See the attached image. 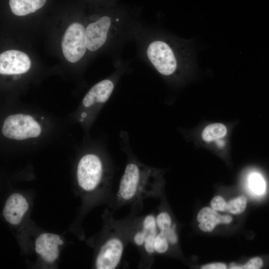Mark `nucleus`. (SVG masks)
<instances>
[{"instance_id": "obj_1", "label": "nucleus", "mask_w": 269, "mask_h": 269, "mask_svg": "<svg viewBox=\"0 0 269 269\" xmlns=\"http://www.w3.org/2000/svg\"><path fill=\"white\" fill-rule=\"evenodd\" d=\"M134 40L139 56L166 81L179 77L194 63L191 42L163 29L142 25Z\"/></svg>"}, {"instance_id": "obj_2", "label": "nucleus", "mask_w": 269, "mask_h": 269, "mask_svg": "<svg viewBox=\"0 0 269 269\" xmlns=\"http://www.w3.org/2000/svg\"><path fill=\"white\" fill-rule=\"evenodd\" d=\"M142 25L136 15L124 9L86 17V43L90 58L104 53L118 55L134 39Z\"/></svg>"}, {"instance_id": "obj_3", "label": "nucleus", "mask_w": 269, "mask_h": 269, "mask_svg": "<svg viewBox=\"0 0 269 269\" xmlns=\"http://www.w3.org/2000/svg\"><path fill=\"white\" fill-rule=\"evenodd\" d=\"M127 150V164L113 204L116 208L132 205V209L141 210L144 199L163 197L164 171L142 163Z\"/></svg>"}, {"instance_id": "obj_4", "label": "nucleus", "mask_w": 269, "mask_h": 269, "mask_svg": "<svg viewBox=\"0 0 269 269\" xmlns=\"http://www.w3.org/2000/svg\"><path fill=\"white\" fill-rule=\"evenodd\" d=\"M111 174L102 158L96 154H85L78 162V185L90 197H99L107 192L110 185Z\"/></svg>"}, {"instance_id": "obj_5", "label": "nucleus", "mask_w": 269, "mask_h": 269, "mask_svg": "<svg viewBox=\"0 0 269 269\" xmlns=\"http://www.w3.org/2000/svg\"><path fill=\"white\" fill-rule=\"evenodd\" d=\"M111 228L99 245L94 260L97 269H115L121 264L124 252L129 243L123 219H112Z\"/></svg>"}, {"instance_id": "obj_6", "label": "nucleus", "mask_w": 269, "mask_h": 269, "mask_svg": "<svg viewBox=\"0 0 269 269\" xmlns=\"http://www.w3.org/2000/svg\"><path fill=\"white\" fill-rule=\"evenodd\" d=\"M58 42L62 57L66 63L75 64L90 59L86 43V18L66 22Z\"/></svg>"}, {"instance_id": "obj_7", "label": "nucleus", "mask_w": 269, "mask_h": 269, "mask_svg": "<svg viewBox=\"0 0 269 269\" xmlns=\"http://www.w3.org/2000/svg\"><path fill=\"white\" fill-rule=\"evenodd\" d=\"M1 131L6 137L23 140L38 136L41 129L38 123L31 116L18 114L10 115L5 118Z\"/></svg>"}, {"instance_id": "obj_8", "label": "nucleus", "mask_w": 269, "mask_h": 269, "mask_svg": "<svg viewBox=\"0 0 269 269\" xmlns=\"http://www.w3.org/2000/svg\"><path fill=\"white\" fill-rule=\"evenodd\" d=\"M33 58L25 50L7 48L0 53V74L1 76H17L30 70Z\"/></svg>"}, {"instance_id": "obj_9", "label": "nucleus", "mask_w": 269, "mask_h": 269, "mask_svg": "<svg viewBox=\"0 0 269 269\" xmlns=\"http://www.w3.org/2000/svg\"><path fill=\"white\" fill-rule=\"evenodd\" d=\"M63 244V241L59 235L51 233H44L36 238L35 251L44 262L51 264L58 260L60 247Z\"/></svg>"}, {"instance_id": "obj_10", "label": "nucleus", "mask_w": 269, "mask_h": 269, "mask_svg": "<svg viewBox=\"0 0 269 269\" xmlns=\"http://www.w3.org/2000/svg\"><path fill=\"white\" fill-rule=\"evenodd\" d=\"M29 208V203L23 195L17 192L13 193L7 198L2 215L7 222L16 225L22 221Z\"/></svg>"}, {"instance_id": "obj_11", "label": "nucleus", "mask_w": 269, "mask_h": 269, "mask_svg": "<svg viewBox=\"0 0 269 269\" xmlns=\"http://www.w3.org/2000/svg\"><path fill=\"white\" fill-rule=\"evenodd\" d=\"M163 203L162 201L157 212L155 213L158 230L165 236L170 246H174L177 244L178 241L176 226Z\"/></svg>"}, {"instance_id": "obj_12", "label": "nucleus", "mask_w": 269, "mask_h": 269, "mask_svg": "<svg viewBox=\"0 0 269 269\" xmlns=\"http://www.w3.org/2000/svg\"><path fill=\"white\" fill-rule=\"evenodd\" d=\"M197 220L199 228L203 232H210L219 224H229L232 221V216L221 215L210 207H204L198 212Z\"/></svg>"}, {"instance_id": "obj_13", "label": "nucleus", "mask_w": 269, "mask_h": 269, "mask_svg": "<svg viewBox=\"0 0 269 269\" xmlns=\"http://www.w3.org/2000/svg\"><path fill=\"white\" fill-rule=\"evenodd\" d=\"M47 0H8L10 12L18 18H24L35 13L46 4Z\"/></svg>"}, {"instance_id": "obj_14", "label": "nucleus", "mask_w": 269, "mask_h": 269, "mask_svg": "<svg viewBox=\"0 0 269 269\" xmlns=\"http://www.w3.org/2000/svg\"><path fill=\"white\" fill-rule=\"evenodd\" d=\"M227 133L226 126L221 123H214L207 126L202 133V139L206 142L216 140L224 137Z\"/></svg>"}, {"instance_id": "obj_15", "label": "nucleus", "mask_w": 269, "mask_h": 269, "mask_svg": "<svg viewBox=\"0 0 269 269\" xmlns=\"http://www.w3.org/2000/svg\"><path fill=\"white\" fill-rule=\"evenodd\" d=\"M247 199L244 196H240L226 202L225 211L233 214H239L245 210Z\"/></svg>"}, {"instance_id": "obj_16", "label": "nucleus", "mask_w": 269, "mask_h": 269, "mask_svg": "<svg viewBox=\"0 0 269 269\" xmlns=\"http://www.w3.org/2000/svg\"><path fill=\"white\" fill-rule=\"evenodd\" d=\"M154 246L156 255H159L166 254L170 247L165 236L158 230L155 238Z\"/></svg>"}, {"instance_id": "obj_17", "label": "nucleus", "mask_w": 269, "mask_h": 269, "mask_svg": "<svg viewBox=\"0 0 269 269\" xmlns=\"http://www.w3.org/2000/svg\"><path fill=\"white\" fill-rule=\"evenodd\" d=\"M251 190L256 194H263L266 188L265 181L263 177L258 173L252 174L249 179Z\"/></svg>"}, {"instance_id": "obj_18", "label": "nucleus", "mask_w": 269, "mask_h": 269, "mask_svg": "<svg viewBox=\"0 0 269 269\" xmlns=\"http://www.w3.org/2000/svg\"><path fill=\"white\" fill-rule=\"evenodd\" d=\"M263 265L262 260L259 257H256L250 259L246 264L242 266H230L231 269H259Z\"/></svg>"}, {"instance_id": "obj_19", "label": "nucleus", "mask_w": 269, "mask_h": 269, "mask_svg": "<svg viewBox=\"0 0 269 269\" xmlns=\"http://www.w3.org/2000/svg\"><path fill=\"white\" fill-rule=\"evenodd\" d=\"M211 207L216 211H225L226 202L224 199L220 196H215L211 201Z\"/></svg>"}, {"instance_id": "obj_20", "label": "nucleus", "mask_w": 269, "mask_h": 269, "mask_svg": "<svg viewBox=\"0 0 269 269\" xmlns=\"http://www.w3.org/2000/svg\"><path fill=\"white\" fill-rule=\"evenodd\" d=\"M202 269H226V265L222 263H216L204 265L201 268Z\"/></svg>"}, {"instance_id": "obj_21", "label": "nucleus", "mask_w": 269, "mask_h": 269, "mask_svg": "<svg viewBox=\"0 0 269 269\" xmlns=\"http://www.w3.org/2000/svg\"><path fill=\"white\" fill-rule=\"evenodd\" d=\"M81 116L82 118L85 119L88 117V114L86 112H83L82 113Z\"/></svg>"}, {"instance_id": "obj_22", "label": "nucleus", "mask_w": 269, "mask_h": 269, "mask_svg": "<svg viewBox=\"0 0 269 269\" xmlns=\"http://www.w3.org/2000/svg\"><path fill=\"white\" fill-rule=\"evenodd\" d=\"M84 120V119H83V118H81V119H79V121H80V122H83Z\"/></svg>"}]
</instances>
